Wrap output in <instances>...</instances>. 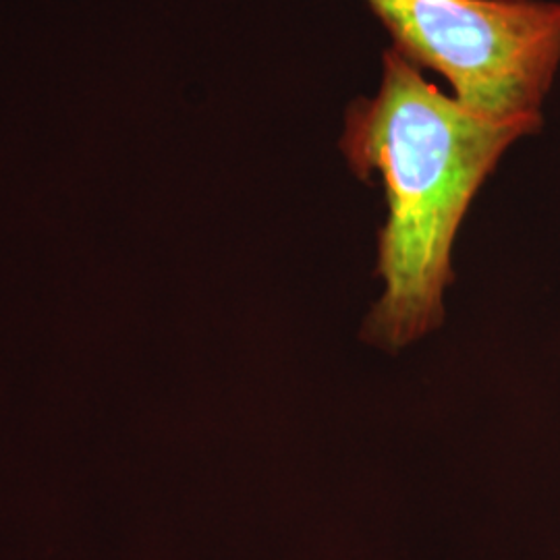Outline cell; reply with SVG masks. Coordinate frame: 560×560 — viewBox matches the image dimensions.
<instances>
[{
	"instance_id": "obj_2",
	"label": "cell",
	"mask_w": 560,
	"mask_h": 560,
	"mask_svg": "<svg viewBox=\"0 0 560 560\" xmlns=\"http://www.w3.org/2000/svg\"><path fill=\"white\" fill-rule=\"evenodd\" d=\"M405 59L483 119L541 125L560 69L555 0H363Z\"/></svg>"
},
{
	"instance_id": "obj_1",
	"label": "cell",
	"mask_w": 560,
	"mask_h": 560,
	"mask_svg": "<svg viewBox=\"0 0 560 560\" xmlns=\"http://www.w3.org/2000/svg\"><path fill=\"white\" fill-rule=\"evenodd\" d=\"M540 127L478 117L397 48L382 55L381 88L349 106L340 140L361 179L381 173L388 203L378 245L384 295L368 339L397 349L441 324L460 222L504 152Z\"/></svg>"
}]
</instances>
